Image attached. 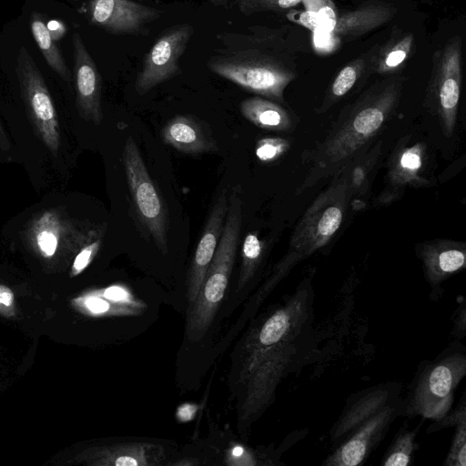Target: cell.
Here are the masks:
<instances>
[{
	"label": "cell",
	"mask_w": 466,
	"mask_h": 466,
	"mask_svg": "<svg viewBox=\"0 0 466 466\" xmlns=\"http://www.w3.org/2000/svg\"><path fill=\"white\" fill-rule=\"evenodd\" d=\"M400 165L405 169L416 170L421 166L420 157L413 151H407L400 158Z\"/></svg>",
	"instance_id": "cell-32"
},
{
	"label": "cell",
	"mask_w": 466,
	"mask_h": 466,
	"mask_svg": "<svg viewBox=\"0 0 466 466\" xmlns=\"http://www.w3.org/2000/svg\"><path fill=\"white\" fill-rule=\"evenodd\" d=\"M96 237L94 231L86 234L77 231L54 209L45 210L35 217L30 225L28 235L33 248L46 258L56 255L61 242L69 240L86 245Z\"/></svg>",
	"instance_id": "cell-15"
},
{
	"label": "cell",
	"mask_w": 466,
	"mask_h": 466,
	"mask_svg": "<svg viewBox=\"0 0 466 466\" xmlns=\"http://www.w3.org/2000/svg\"><path fill=\"white\" fill-rule=\"evenodd\" d=\"M228 206V193L224 188L214 203L196 247L184 280L186 309L196 299L220 239Z\"/></svg>",
	"instance_id": "cell-10"
},
{
	"label": "cell",
	"mask_w": 466,
	"mask_h": 466,
	"mask_svg": "<svg viewBox=\"0 0 466 466\" xmlns=\"http://www.w3.org/2000/svg\"><path fill=\"white\" fill-rule=\"evenodd\" d=\"M302 0H247L246 6L250 11H282L291 9Z\"/></svg>",
	"instance_id": "cell-28"
},
{
	"label": "cell",
	"mask_w": 466,
	"mask_h": 466,
	"mask_svg": "<svg viewBox=\"0 0 466 466\" xmlns=\"http://www.w3.org/2000/svg\"><path fill=\"white\" fill-rule=\"evenodd\" d=\"M179 449L170 439L116 436L92 442L75 460L91 466H169Z\"/></svg>",
	"instance_id": "cell-5"
},
{
	"label": "cell",
	"mask_w": 466,
	"mask_h": 466,
	"mask_svg": "<svg viewBox=\"0 0 466 466\" xmlns=\"http://www.w3.org/2000/svg\"><path fill=\"white\" fill-rule=\"evenodd\" d=\"M283 149V141L276 138H264L258 142L255 152L260 161L268 162L278 157Z\"/></svg>",
	"instance_id": "cell-27"
},
{
	"label": "cell",
	"mask_w": 466,
	"mask_h": 466,
	"mask_svg": "<svg viewBox=\"0 0 466 466\" xmlns=\"http://www.w3.org/2000/svg\"><path fill=\"white\" fill-rule=\"evenodd\" d=\"M214 3H219L221 4L223 2V0H212Z\"/></svg>",
	"instance_id": "cell-36"
},
{
	"label": "cell",
	"mask_w": 466,
	"mask_h": 466,
	"mask_svg": "<svg viewBox=\"0 0 466 466\" xmlns=\"http://www.w3.org/2000/svg\"><path fill=\"white\" fill-rule=\"evenodd\" d=\"M31 32L47 65L64 81L70 84L72 81L71 71L56 45L51 32L37 14H34L31 17Z\"/></svg>",
	"instance_id": "cell-19"
},
{
	"label": "cell",
	"mask_w": 466,
	"mask_h": 466,
	"mask_svg": "<svg viewBox=\"0 0 466 466\" xmlns=\"http://www.w3.org/2000/svg\"><path fill=\"white\" fill-rule=\"evenodd\" d=\"M87 7L90 22L111 34H143L162 15L132 0H90Z\"/></svg>",
	"instance_id": "cell-11"
},
{
	"label": "cell",
	"mask_w": 466,
	"mask_h": 466,
	"mask_svg": "<svg viewBox=\"0 0 466 466\" xmlns=\"http://www.w3.org/2000/svg\"><path fill=\"white\" fill-rule=\"evenodd\" d=\"M397 387L392 383L374 386L355 394L333 424L330 431L331 441L339 443L361 422L396 400Z\"/></svg>",
	"instance_id": "cell-14"
},
{
	"label": "cell",
	"mask_w": 466,
	"mask_h": 466,
	"mask_svg": "<svg viewBox=\"0 0 466 466\" xmlns=\"http://www.w3.org/2000/svg\"><path fill=\"white\" fill-rule=\"evenodd\" d=\"M401 400L386 405L356 427L323 461L327 466L361 464L379 445L393 420L400 416Z\"/></svg>",
	"instance_id": "cell-9"
},
{
	"label": "cell",
	"mask_w": 466,
	"mask_h": 466,
	"mask_svg": "<svg viewBox=\"0 0 466 466\" xmlns=\"http://www.w3.org/2000/svg\"><path fill=\"white\" fill-rule=\"evenodd\" d=\"M72 45L78 113L83 119L99 125L103 119L99 71L77 32L73 35Z\"/></svg>",
	"instance_id": "cell-12"
},
{
	"label": "cell",
	"mask_w": 466,
	"mask_h": 466,
	"mask_svg": "<svg viewBox=\"0 0 466 466\" xmlns=\"http://www.w3.org/2000/svg\"><path fill=\"white\" fill-rule=\"evenodd\" d=\"M314 295L309 283L254 315L232 343L227 386L236 431L248 441L254 424L276 400L281 380L309 350Z\"/></svg>",
	"instance_id": "cell-1"
},
{
	"label": "cell",
	"mask_w": 466,
	"mask_h": 466,
	"mask_svg": "<svg viewBox=\"0 0 466 466\" xmlns=\"http://www.w3.org/2000/svg\"><path fill=\"white\" fill-rule=\"evenodd\" d=\"M413 43L414 36L410 33L390 38L372 60L375 70L384 74L397 69L410 56Z\"/></svg>",
	"instance_id": "cell-20"
},
{
	"label": "cell",
	"mask_w": 466,
	"mask_h": 466,
	"mask_svg": "<svg viewBox=\"0 0 466 466\" xmlns=\"http://www.w3.org/2000/svg\"><path fill=\"white\" fill-rule=\"evenodd\" d=\"M123 165L137 217L162 255H167V209L132 137L126 140Z\"/></svg>",
	"instance_id": "cell-6"
},
{
	"label": "cell",
	"mask_w": 466,
	"mask_h": 466,
	"mask_svg": "<svg viewBox=\"0 0 466 466\" xmlns=\"http://www.w3.org/2000/svg\"><path fill=\"white\" fill-rule=\"evenodd\" d=\"M465 375V348L460 343L450 345L433 360L420 363L407 397L401 400L400 416L441 420L450 412L454 391Z\"/></svg>",
	"instance_id": "cell-3"
},
{
	"label": "cell",
	"mask_w": 466,
	"mask_h": 466,
	"mask_svg": "<svg viewBox=\"0 0 466 466\" xmlns=\"http://www.w3.org/2000/svg\"><path fill=\"white\" fill-rule=\"evenodd\" d=\"M11 147L9 138L0 121V149L6 151Z\"/></svg>",
	"instance_id": "cell-35"
},
{
	"label": "cell",
	"mask_w": 466,
	"mask_h": 466,
	"mask_svg": "<svg viewBox=\"0 0 466 466\" xmlns=\"http://www.w3.org/2000/svg\"><path fill=\"white\" fill-rule=\"evenodd\" d=\"M342 212L338 207H330L322 214L318 224V235L321 238H330L339 228Z\"/></svg>",
	"instance_id": "cell-26"
},
{
	"label": "cell",
	"mask_w": 466,
	"mask_h": 466,
	"mask_svg": "<svg viewBox=\"0 0 466 466\" xmlns=\"http://www.w3.org/2000/svg\"><path fill=\"white\" fill-rule=\"evenodd\" d=\"M0 313L5 317H12L15 313V295L10 288L0 284Z\"/></svg>",
	"instance_id": "cell-31"
},
{
	"label": "cell",
	"mask_w": 466,
	"mask_h": 466,
	"mask_svg": "<svg viewBox=\"0 0 466 466\" xmlns=\"http://www.w3.org/2000/svg\"><path fill=\"white\" fill-rule=\"evenodd\" d=\"M194 33L188 24L176 25L166 30L145 56L135 89L144 96L157 86L181 73L179 60Z\"/></svg>",
	"instance_id": "cell-8"
},
{
	"label": "cell",
	"mask_w": 466,
	"mask_h": 466,
	"mask_svg": "<svg viewBox=\"0 0 466 466\" xmlns=\"http://www.w3.org/2000/svg\"><path fill=\"white\" fill-rule=\"evenodd\" d=\"M461 80V38L455 35L433 56V84L443 112L451 116L459 103Z\"/></svg>",
	"instance_id": "cell-13"
},
{
	"label": "cell",
	"mask_w": 466,
	"mask_h": 466,
	"mask_svg": "<svg viewBox=\"0 0 466 466\" xmlns=\"http://www.w3.org/2000/svg\"><path fill=\"white\" fill-rule=\"evenodd\" d=\"M286 16L289 21L299 24L312 32L319 28L318 15L313 12L291 8L287 12Z\"/></svg>",
	"instance_id": "cell-29"
},
{
	"label": "cell",
	"mask_w": 466,
	"mask_h": 466,
	"mask_svg": "<svg viewBox=\"0 0 466 466\" xmlns=\"http://www.w3.org/2000/svg\"><path fill=\"white\" fill-rule=\"evenodd\" d=\"M313 33V45L317 51L328 53L333 51L339 45L331 33L316 30Z\"/></svg>",
	"instance_id": "cell-30"
},
{
	"label": "cell",
	"mask_w": 466,
	"mask_h": 466,
	"mask_svg": "<svg viewBox=\"0 0 466 466\" xmlns=\"http://www.w3.org/2000/svg\"><path fill=\"white\" fill-rule=\"evenodd\" d=\"M396 8L381 2H370L340 15L331 35L338 44L361 36L389 22Z\"/></svg>",
	"instance_id": "cell-17"
},
{
	"label": "cell",
	"mask_w": 466,
	"mask_h": 466,
	"mask_svg": "<svg viewBox=\"0 0 466 466\" xmlns=\"http://www.w3.org/2000/svg\"><path fill=\"white\" fill-rule=\"evenodd\" d=\"M15 73L21 96L35 134L56 156L60 147L58 116L45 78L25 46L18 50Z\"/></svg>",
	"instance_id": "cell-7"
},
{
	"label": "cell",
	"mask_w": 466,
	"mask_h": 466,
	"mask_svg": "<svg viewBox=\"0 0 466 466\" xmlns=\"http://www.w3.org/2000/svg\"><path fill=\"white\" fill-rule=\"evenodd\" d=\"M305 10L318 14L324 7L333 4L331 0H302Z\"/></svg>",
	"instance_id": "cell-34"
},
{
	"label": "cell",
	"mask_w": 466,
	"mask_h": 466,
	"mask_svg": "<svg viewBox=\"0 0 466 466\" xmlns=\"http://www.w3.org/2000/svg\"><path fill=\"white\" fill-rule=\"evenodd\" d=\"M465 265V254L459 249H448L441 252L428 262V277L431 284H439L447 277Z\"/></svg>",
	"instance_id": "cell-22"
},
{
	"label": "cell",
	"mask_w": 466,
	"mask_h": 466,
	"mask_svg": "<svg viewBox=\"0 0 466 466\" xmlns=\"http://www.w3.org/2000/svg\"><path fill=\"white\" fill-rule=\"evenodd\" d=\"M216 40L207 62L210 71L247 91L282 100L297 73L294 49L279 29L248 26L218 34Z\"/></svg>",
	"instance_id": "cell-2"
},
{
	"label": "cell",
	"mask_w": 466,
	"mask_h": 466,
	"mask_svg": "<svg viewBox=\"0 0 466 466\" xmlns=\"http://www.w3.org/2000/svg\"><path fill=\"white\" fill-rule=\"evenodd\" d=\"M367 59L359 57L346 65L334 79L330 91L335 97L344 96L354 86L366 66Z\"/></svg>",
	"instance_id": "cell-23"
},
{
	"label": "cell",
	"mask_w": 466,
	"mask_h": 466,
	"mask_svg": "<svg viewBox=\"0 0 466 466\" xmlns=\"http://www.w3.org/2000/svg\"><path fill=\"white\" fill-rule=\"evenodd\" d=\"M161 138L185 154L218 151V146L208 126L191 115H177L161 130Z\"/></svg>",
	"instance_id": "cell-16"
},
{
	"label": "cell",
	"mask_w": 466,
	"mask_h": 466,
	"mask_svg": "<svg viewBox=\"0 0 466 466\" xmlns=\"http://www.w3.org/2000/svg\"><path fill=\"white\" fill-rule=\"evenodd\" d=\"M102 245V238L96 237L84 245L76 254L70 270V277L81 274L96 257Z\"/></svg>",
	"instance_id": "cell-25"
},
{
	"label": "cell",
	"mask_w": 466,
	"mask_h": 466,
	"mask_svg": "<svg viewBox=\"0 0 466 466\" xmlns=\"http://www.w3.org/2000/svg\"><path fill=\"white\" fill-rule=\"evenodd\" d=\"M460 309L459 313L457 314V318L455 319L454 322V329L453 334L459 339H461L465 336V327H466V309H465V303L462 301V304L460 305L458 308Z\"/></svg>",
	"instance_id": "cell-33"
},
{
	"label": "cell",
	"mask_w": 466,
	"mask_h": 466,
	"mask_svg": "<svg viewBox=\"0 0 466 466\" xmlns=\"http://www.w3.org/2000/svg\"><path fill=\"white\" fill-rule=\"evenodd\" d=\"M279 451L272 446L252 447L231 428H221L209 420L205 438L195 439L181 447L184 466H268L277 465Z\"/></svg>",
	"instance_id": "cell-4"
},
{
	"label": "cell",
	"mask_w": 466,
	"mask_h": 466,
	"mask_svg": "<svg viewBox=\"0 0 466 466\" xmlns=\"http://www.w3.org/2000/svg\"><path fill=\"white\" fill-rule=\"evenodd\" d=\"M455 432L447 454L444 465L465 466L466 465V414L462 415L456 424Z\"/></svg>",
	"instance_id": "cell-24"
},
{
	"label": "cell",
	"mask_w": 466,
	"mask_h": 466,
	"mask_svg": "<svg viewBox=\"0 0 466 466\" xmlns=\"http://www.w3.org/2000/svg\"><path fill=\"white\" fill-rule=\"evenodd\" d=\"M241 115L255 126L265 129H282L289 123L286 112L277 104L259 96L240 103Z\"/></svg>",
	"instance_id": "cell-18"
},
{
	"label": "cell",
	"mask_w": 466,
	"mask_h": 466,
	"mask_svg": "<svg viewBox=\"0 0 466 466\" xmlns=\"http://www.w3.org/2000/svg\"><path fill=\"white\" fill-rule=\"evenodd\" d=\"M418 429L399 431L383 457V466H406L410 463Z\"/></svg>",
	"instance_id": "cell-21"
}]
</instances>
